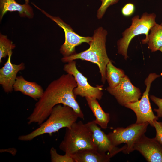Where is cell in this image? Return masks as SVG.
<instances>
[{
  "instance_id": "cell-1",
  "label": "cell",
  "mask_w": 162,
  "mask_h": 162,
  "mask_svg": "<svg viewBox=\"0 0 162 162\" xmlns=\"http://www.w3.org/2000/svg\"><path fill=\"white\" fill-rule=\"evenodd\" d=\"M77 86L74 77L68 73L52 81L44 91L35 104L32 112L27 118L28 124L34 123L40 125L47 118L53 108L59 104L70 107L79 118L84 119V114L73 92Z\"/></svg>"
},
{
  "instance_id": "cell-25",
  "label": "cell",
  "mask_w": 162,
  "mask_h": 162,
  "mask_svg": "<svg viewBox=\"0 0 162 162\" xmlns=\"http://www.w3.org/2000/svg\"><path fill=\"white\" fill-rule=\"evenodd\" d=\"M135 6L134 4L129 3L126 4L122 9V14L125 16L131 15L134 13Z\"/></svg>"
},
{
  "instance_id": "cell-21",
  "label": "cell",
  "mask_w": 162,
  "mask_h": 162,
  "mask_svg": "<svg viewBox=\"0 0 162 162\" xmlns=\"http://www.w3.org/2000/svg\"><path fill=\"white\" fill-rule=\"evenodd\" d=\"M50 153L52 162H74L71 156L65 153L64 155H60L53 147L51 148Z\"/></svg>"
},
{
  "instance_id": "cell-23",
  "label": "cell",
  "mask_w": 162,
  "mask_h": 162,
  "mask_svg": "<svg viewBox=\"0 0 162 162\" xmlns=\"http://www.w3.org/2000/svg\"><path fill=\"white\" fill-rule=\"evenodd\" d=\"M155 129L156 135L154 139L162 144V122H159L154 120L153 122V126Z\"/></svg>"
},
{
  "instance_id": "cell-10",
  "label": "cell",
  "mask_w": 162,
  "mask_h": 162,
  "mask_svg": "<svg viewBox=\"0 0 162 162\" xmlns=\"http://www.w3.org/2000/svg\"><path fill=\"white\" fill-rule=\"evenodd\" d=\"M107 90L122 106L136 101L141 97V93L140 89L132 84L126 75L122 78L117 86L113 88L108 87Z\"/></svg>"
},
{
  "instance_id": "cell-28",
  "label": "cell",
  "mask_w": 162,
  "mask_h": 162,
  "mask_svg": "<svg viewBox=\"0 0 162 162\" xmlns=\"http://www.w3.org/2000/svg\"><path fill=\"white\" fill-rule=\"evenodd\" d=\"M161 24L162 25V22H161Z\"/></svg>"
},
{
  "instance_id": "cell-20",
  "label": "cell",
  "mask_w": 162,
  "mask_h": 162,
  "mask_svg": "<svg viewBox=\"0 0 162 162\" xmlns=\"http://www.w3.org/2000/svg\"><path fill=\"white\" fill-rule=\"evenodd\" d=\"M16 47L15 45L8 39L6 35L0 34V63L2 59L8 56L9 52Z\"/></svg>"
},
{
  "instance_id": "cell-27",
  "label": "cell",
  "mask_w": 162,
  "mask_h": 162,
  "mask_svg": "<svg viewBox=\"0 0 162 162\" xmlns=\"http://www.w3.org/2000/svg\"><path fill=\"white\" fill-rule=\"evenodd\" d=\"M159 50L162 52V47Z\"/></svg>"
},
{
  "instance_id": "cell-16",
  "label": "cell",
  "mask_w": 162,
  "mask_h": 162,
  "mask_svg": "<svg viewBox=\"0 0 162 162\" xmlns=\"http://www.w3.org/2000/svg\"><path fill=\"white\" fill-rule=\"evenodd\" d=\"M0 8L1 21L8 11H18L22 17L31 19L34 16L33 9L28 4H20L15 0H0Z\"/></svg>"
},
{
  "instance_id": "cell-7",
  "label": "cell",
  "mask_w": 162,
  "mask_h": 162,
  "mask_svg": "<svg viewBox=\"0 0 162 162\" xmlns=\"http://www.w3.org/2000/svg\"><path fill=\"white\" fill-rule=\"evenodd\" d=\"M160 76L155 73L150 74L145 80L146 88L140 100L128 103L124 106L135 113L136 116V123L141 124L148 122L153 127L154 120L158 119L159 118L155 116L152 111L149 98V92L152 82Z\"/></svg>"
},
{
  "instance_id": "cell-18",
  "label": "cell",
  "mask_w": 162,
  "mask_h": 162,
  "mask_svg": "<svg viewBox=\"0 0 162 162\" xmlns=\"http://www.w3.org/2000/svg\"><path fill=\"white\" fill-rule=\"evenodd\" d=\"M150 31L147 43L148 48L155 52L162 47V25L156 23Z\"/></svg>"
},
{
  "instance_id": "cell-26",
  "label": "cell",
  "mask_w": 162,
  "mask_h": 162,
  "mask_svg": "<svg viewBox=\"0 0 162 162\" xmlns=\"http://www.w3.org/2000/svg\"><path fill=\"white\" fill-rule=\"evenodd\" d=\"M25 3L28 4L29 2V0H25Z\"/></svg>"
},
{
  "instance_id": "cell-5",
  "label": "cell",
  "mask_w": 162,
  "mask_h": 162,
  "mask_svg": "<svg viewBox=\"0 0 162 162\" xmlns=\"http://www.w3.org/2000/svg\"><path fill=\"white\" fill-rule=\"evenodd\" d=\"M156 15L154 13H144L140 17L136 15L131 19V26L122 33V37L117 42L118 53L122 55L125 59L128 57L127 51L129 45L135 36L144 34L145 38L142 40L143 44L147 43L148 33L151 28L157 23Z\"/></svg>"
},
{
  "instance_id": "cell-19",
  "label": "cell",
  "mask_w": 162,
  "mask_h": 162,
  "mask_svg": "<svg viewBox=\"0 0 162 162\" xmlns=\"http://www.w3.org/2000/svg\"><path fill=\"white\" fill-rule=\"evenodd\" d=\"M125 75L122 70L116 68L110 61L106 67V80L109 87L113 88L117 86Z\"/></svg>"
},
{
  "instance_id": "cell-6",
  "label": "cell",
  "mask_w": 162,
  "mask_h": 162,
  "mask_svg": "<svg viewBox=\"0 0 162 162\" xmlns=\"http://www.w3.org/2000/svg\"><path fill=\"white\" fill-rule=\"evenodd\" d=\"M149 124L148 122L141 124L135 123L126 128L117 127L107 135L112 144L115 146L125 143L127 147L122 152L128 154L134 151L135 143L145 134Z\"/></svg>"
},
{
  "instance_id": "cell-12",
  "label": "cell",
  "mask_w": 162,
  "mask_h": 162,
  "mask_svg": "<svg viewBox=\"0 0 162 162\" xmlns=\"http://www.w3.org/2000/svg\"><path fill=\"white\" fill-rule=\"evenodd\" d=\"M86 124L92 131L93 141L98 152L103 153L108 152L114 156L126 148V144L120 148L113 145L107 135L98 126L94 120L89 122Z\"/></svg>"
},
{
  "instance_id": "cell-14",
  "label": "cell",
  "mask_w": 162,
  "mask_h": 162,
  "mask_svg": "<svg viewBox=\"0 0 162 162\" xmlns=\"http://www.w3.org/2000/svg\"><path fill=\"white\" fill-rule=\"evenodd\" d=\"M13 88L14 91L20 92L36 100L41 97L44 92L40 85L26 80L22 76H17Z\"/></svg>"
},
{
  "instance_id": "cell-3",
  "label": "cell",
  "mask_w": 162,
  "mask_h": 162,
  "mask_svg": "<svg viewBox=\"0 0 162 162\" xmlns=\"http://www.w3.org/2000/svg\"><path fill=\"white\" fill-rule=\"evenodd\" d=\"M107 34L103 27L98 28L94 31L92 40L87 50L78 53L63 57L62 61L68 63L76 59L88 61L96 64L99 68L101 81L104 83L106 80V67L110 61L106 51V43Z\"/></svg>"
},
{
  "instance_id": "cell-24",
  "label": "cell",
  "mask_w": 162,
  "mask_h": 162,
  "mask_svg": "<svg viewBox=\"0 0 162 162\" xmlns=\"http://www.w3.org/2000/svg\"><path fill=\"white\" fill-rule=\"evenodd\" d=\"M150 98L158 106V109H154V111L157 113L158 118L162 117V99L158 98L154 95H151Z\"/></svg>"
},
{
  "instance_id": "cell-17",
  "label": "cell",
  "mask_w": 162,
  "mask_h": 162,
  "mask_svg": "<svg viewBox=\"0 0 162 162\" xmlns=\"http://www.w3.org/2000/svg\"><path fill=\"white\" fill-rule=\"evenodd\" d=\"M88 104L93 112L96 119V123L101 128H107L110 117L109 113L105 112L99 104L97 99L90 98H86Z\"/></svg>"
},
{
  "instance_id": "cell-13",
  "label": "cell",
  "mask_w": 162,
  "mask_h": 162,
  "mask_svg": "<svg viewBox=\"0 0 162 162\" xmlns=\"http://www.w3.org/2000/svg\"><path fill=\"white\" fill-rule=\"evenodd\" d=\"M12 51L9 53L8 60L3 66L0 69V84L6 93L12 92L17 74L20 71L24 70L25 64L22 62L19 64H12L11 62Z\"/></svg>"
},
{
  "instance_id": "cell-4",
  "label": "cell",
  "mask_w": 162,
  "mask_h": 162,
  "mask_svg": "<svg viewBox=\"0 0 162 162\" xmlns=\"http://www.w3.org/2000/svg\"><path fill=\"white\" fill-rule=\"evenodd\" d=\"M60 150L71 156L78 151L95 149L92 132L86 123L82 121L74 123L70 128H66L63 140L59 145Z\"/></svg>"
},
{
  "instance_id": "cell-15",
  "label": "cell",
  "mask_w": 162,
  "mask_h": 162,
  "mask_svg": "<svg viewBox=\"0 0 162 162\" xmlns=\"http://www.w3.org/2000/svg\"><path fill=\"white\" fill-rule=\"evenodd\" d=\"M74 162H108L113 156L98 152L95 149L80 150L71 155Z\"/></svg>"
},
{
  "instance_id": "cell-2",
  "label": "cell",
  "mask_w": 162,
  "mask_h": 162,
  "mask_svg": "<svg viewBox=\"0 0 162 162\" xmlns=\"http://www.w3.org/2000/svg\"><path fill=\"white\" fill-rule=\"evenodd\" d=\"M79 118L77 114L70 107L58 104L53 108L47 118L38 128L28 134L19 136L18 139L27 141L44 134L51 135L62 128H70Z\"/></svg>"
},
{
  "instance_id": "cell-9",
  "label": "cell",
  "mask_w": 162,
  "mask_h": 162,
  "mask_svg": "<svg viewBox=\"0 0 162 162\" xmlns=\"http://www.w3.org/2000/svg\"><path fill=\"white\" fill-rule=\"evenodd\" d=\"M63 70L67 73L72 75L75 78L77 86L74 88L73 92L76 96L79 95L85 98H93L98 100L102 98L103 86L94 87L90 85L87 79L77 69L76 62L74 60L65 64Z\"/></svg>"
},
{
  "instance_id": "cell-22",
  "label": "cell",
  "mask_w": 162,
  "mask_h": 162,
  "mask_svg": "<svg viewBox=\"0 0 162 162\" xmlns=\"http://www.w3.org/2000/svg\"><path fill=\"white\" fill-rule=\"evenodd\" d=\"M102 4L98 10L97 16L98 19L102 18L108 8L117 3L119 0H101Z\"/></svg>"
},
{
  "instance_id": "cell-11",
  "label": "cell",
  "mask_w": 162,
  "mask_h": 162,
  "mask_svg": "<svg viewBox=\"0 0 162 162\" xmlns=\"http://www.w3.org/2000/svg\"><path fill=\"white\" fill-rule=\"evenodd\" d=\"M139 152L149 162H162V144L154 138L143 135L136 142L133 151Z\"/></svg>"
},
{
  "instance_id": "cell-8",
  "label": "cell",
  "mask_w": 162,
  "mask_h": 162,
  "mask_svg": "<svg viewBox=\"0 0 162 162\" xmlns=\"http://www.w3.org/2000/svg\"><path fill=\"white\" fill-rule=\"evenodd\" d=\"M32 4L63 29L65 33V40L61 46L60 50L64 57L68 56L75 54V47L76 46L83 42L89 44L92 41V37H82L79 35L74 32L70 26L64 22L59 17L52 16L34 4Z\"/></svg>"
}]
</instances>
